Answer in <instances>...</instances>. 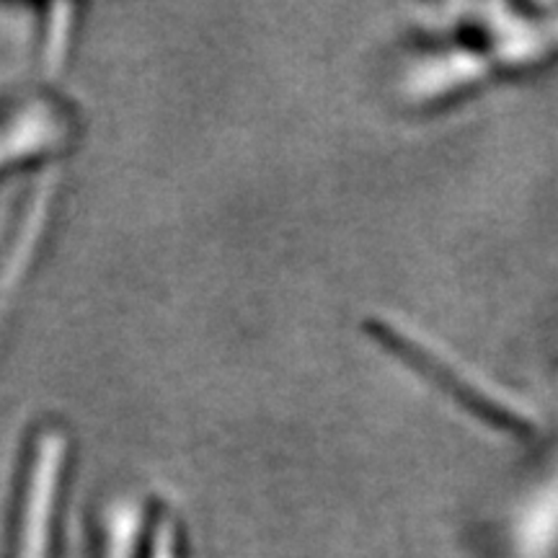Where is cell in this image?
Segmentation results:
<instances>
[{
	"mask_svg": "<svg viewBox=\"0 0 558 558\" xmlns=\"http://www.w3.org/2000/svg\"><path fill=\"white\" fill-rule=\"evenodd\" d=\"M369 333H375V339H378L383 347L396 352V357H401L409 367L418 369V375H424V378L435 383L437 388H442L452 401H458L460 407L469 409L473 416L484 418L492 427L507 432L530 429V424L512 407H507V403L488 396L486 388H481L478 383L460 375L458 367H452L450 362L437 357L432 349L418 344L416 339L407 337V333H401V329H396V326L383 324V320H369Z\"/></svg>",
	"mask_w": 558,
	"mask_h": 558,
	"instance_id": "1",
	"label": "cell"
},
{
	"mask_svg": "<svg viewBox=\"0 0 558 558\" xmlns=\"http://www.w3.org/2000/svg\"><path fill=\"white\" fill-rule=\"evenodd\" d=\"M68 140V120L47 99L21 101L0 114V171L45 156Z\"/></svg>",
	"mask_w": 558,
	"mask_h": 558,
	"instance_id": "2",
	"label": "cell"
}]
</instances>
